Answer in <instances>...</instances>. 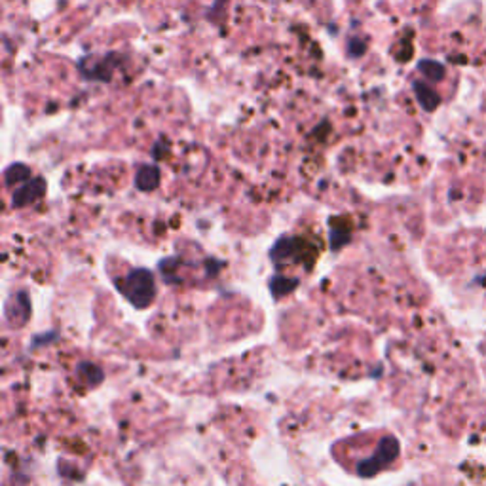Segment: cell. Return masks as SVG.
Segmentation results:
<instances>
[{
	"mask_svg": "<svg viewBox=\"0 0 486 486\" xmlns=\"http://www.w3.org/2000/svg\"><path fill=\"white\" fill-rule=\"evenodd\" d=\"M126 298L137 306V308H147L152 302L156 295V285L152 272L145 270V268H137L131 270L128 276L123 277L122 284H118Z\"/></svg>",
	"mask_w": 486,
	"mask_h": 486,
	"instance_id": "1",
	"label": "cell"
},
{
	"mask_svg": "<svg viewBox=\"0 0 486 486\" xmlns=\"http://www.w3.org/2000/svg\"><path fill=\"white\" fill-rule=\"evenodd\" d=\"M397 454V443L394 439H384L380 444V449L376 450V454L369 460H363V462L357 466V473L361 477H370L375 475L378 469H382L388 462L394 460V456Z\"/></svg>",
	"mask_w": 486,
	"mask_h": 486,
	"instance_id": "2",
	"label": "cell"
},
{
	"mask_svg": "<svg viewBox=\"0 0 486 486\" xmlns=\"http://www.w3.org/2000/svg\"><path fill=\"white\" fill-rule=\"evenodd\" d=\"M46 194V181L40 177L29 178L27 183L16 188L12 194V205L13 207H25V205H31L37 200Z\"/></svg>",
	"mask_w": 486,
	"mask_h": 486,
	"instance_id": "3",
	"label": "cell"
},
{
	"mask_svg": "<svg viewBox=\"0 0 486 486\" xmlns=\"http://www.w3.org/2000/svg\"><path fill=\"white\" fill-rule=\"evenodd\" d=\"M135 185L139 190H154L160 185V169L156 166H142L139 167L135 177Z\"/></svg>",
	"mask_w": 486,
	"mask_h": 486,
	"instance_id": "4",
	"label": "cell"
},
{
	"mask_svg": "<svg viewBox=\"0 0 486 486\" xmlns=\"http://www.w3.org/2000/svg\"><path fill=\"white\" fill-rule=\"evenodd\" d=\"M4 178H6L8 186L23 185L29 178H32L31 169L25 166V164H12V166L6 169V173H4Z\"/></svg>",
	"mask_w": 486,
	"mask_h": 486,
	"instance_id": "5",
	"label": "cell"
},
{
	"mask_svg": "<svg viewBox=\"0 0 486 486\" xmlns=\"http://www.w3.org/2000/svg\"><path fill=\"white\" fill-rule=\"evenodd\" d=\"M414 90H416V95H418L420 103L424 105V109L431 111L433 107L437 105L439 97H437V95H433V93H431L430 87H425L424 84H420V82H416V84H414Z\"/></svg>",
	"mask_w": 486,
	"mask_h": 486,
	"instance_id": "6",
	"label": "cell"
},
{
	"mask_svg": "<svg viewBox=\"0 0 486 486\" xmlns=\"http://www.w3.org/2000/svg\"><path fill=\"white\" fill-rule=\"evenodd\" d=\"M296 287V279H287V277H274L272 279V291L276 296H284Z\"/></svg>",
	"mask_w": 486,
	"mask_h": 486,
	"instance_id": "7",
	"label": "cell"
},
{
	"mask_svg": "<svg viewBox=\"0 0 486 486\" xmlns=\"http://www.w3.org/2000/svg\"><path fill=\"white\" fill-rule=\"evenodd\" d=\"M93 375L103 376V372H101V369H97V367L92 363H82L80 367H78V376H80V378H86L87 384L95 386V384H99L101 380H99V378H93Z\"/></svg>",
	"mask_w": 486,
	"mask_h": 486,
	"instance_id": "8",
	"label": "cell"
}]
</instances>
